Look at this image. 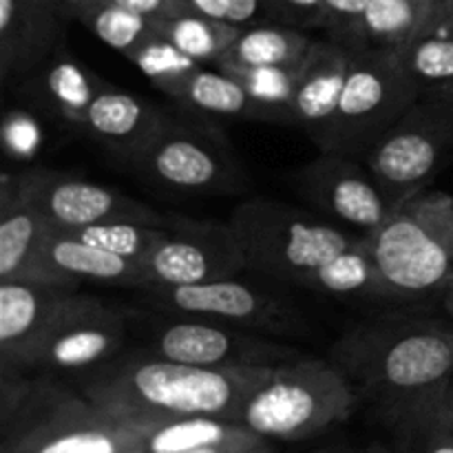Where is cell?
<instances>
[{
  "instance_id": "obj_41",
  "label": "cell",
  "mask_w": 453,
  "mask_h": 453,
  "mask_svg": "<svg viewBox=\"0 0 453 453\" xmlns=\"http://www.w3.org/2000/svg\"><path fill=\"white\" fill-rule=\"evenodd\" d=\"M436 34V35H449L453 38V0H436L429 16L427 25H425L423 34Z\"/></svg>"
},
{
  "instance_id": "obj_25",
  "label": "cell",
  "mask_w": 453,
  "mask_h": 453,
  "mask_svg": "<svg viewBox=\"0 0 453 453\" xmlns=\"http://www.w3.org/2000/svg\"><path fill=\"white\" fill-rule=\"evenodd\" d=\"M314 40L299 27L259 22L242 27L228 51L215 66H296L303 62Z\"/></svg>"
},
{
  "instance_id": "obj_15",
  "label": "cell",
  "mask_w": 453,
  "mask_h": 453,
  "mask_svg": "<svg viewBox=\"0 0 453 453\" xmlns=\"http://www.w3.org/2000/svg\"><path fill=\"white\" fill-rule=\"evenodd\" d=\"M88 296L71 286L0 281V376L29 374L42 341Z\"/></svg>"
},
{
  "instance_id": "obj_3",
  "label": "cell",
  "mask_w": 453,
  "mask_h": 453,
  "mask_svg": "<svg viewBox=\"0 0 453 453\" xmlns=\"http://www.w3.org/2000/svg\"><path fill=\"white\" fill-rule=\"evenodd\" d=\"M164 420L115 414L49 376H0V453H127Z\"/></svg>"
},
{
  "instance_id": "obj_5",
  "label": "cell",
  "mask_w": 453,
  "mask_h": 453,
  "mask_svg": "<svg viewBox=\"0 0 453 453\" xmlns=\"http://www.w3.org/2000/svg\"><path fill=\"white\" fill-rule=\"evenodd\" d=\"M228 224L250 273L295 288H303L332 257L363 239L326 217L264 197L239 203Z\"/></svg>"
},
{
  "instance_id": "obj_33",
  "label": "cell",
  "mask_w": 453,
  "mask_h": 453,
  "mask_svg": "<svg viewBox=\"0 0 453 453\" xmlns=\"http://www.w3.org/2000/svg\"><path fill=\"white\" fill-rule=\"evenodd\" d=\"M131 60L164 96L173 97V93L180 88V84L193 73L199 65L197 60L188 58L186 53H181L175 44L168 38H164L157 29L150 38H146L135 51H131V56L127 58Z\"/></svg>"
},
{
  "instance_id": "obj_45",
  "label": "cell",
  "mask_w": 453,
  "mask_h": 453,
  "mask_svg": "<svg viewBox=\"0 0 453 453\" xmlns=\"http://www.w3.org/2000/svg\"><path fill=\"white\" fill-rule=\"evenodd\" d=\"M312 453H352L349 449H343V447H326V449H319Z\"/></svg>"
},
{
  "instance_id": "obj_43",
  "label": "cell",
  "mask_w": 453,
  "mask_h": 453,
  "mask_svg": "<svg viewBox=\"0 0 453 453\" xmlns=\"http://www.w3.org/2000/svg\"><path fill=\"white\" fill-rule=\"evenodd\" d=\"M441 303H442V308H445V312L449 314V319L453 321V281L449 283V288H447V290L442 292Z\"/></svg>"
},
{
  "instance_id": "obj_38",
  "label": "cell",
  "mask_w": 453,
  "mask_h": 453,
  "mask_svg": "<svg viewBox=\"0 0 453 453\" xmlns=\"http://www.w3.org/2000/svg\"><path fill=\"white\" fill-rule=\"evenodd\" d=\"M40 146V128L22 111L7 113L4 118V149L12 157H31Z\"/></svg>"
},
{
  "instance_id": "obj_22",
  "label": "cell",
  "mask_w": 453,
  "mask_h": 453,
  "mask_svg": "<svg viewBox=\"0 0 453 453\" xmlns=\"http://www.w3.org/2000/svg\"><path fill=\"white\" fill-rule=\"evenodd\" d=\"M49 233L34 203L18 186L16 173L0 180V281H18Z\"/></svg>"
},
{
  "instance_id": "obj_23",
  "label": "cell",
  "mask_w": 453,
  "mask_h": 453,
  "mask_svg": "<svg viewBox=\"0 0 453 453\" xmlns=\"http://www.w3.org/2000/svg\"><path fill=\"white\" fill-rule=\"evenodd\" d=\"M197 66L180 84L171 100H175L188 113L206 119H246V122H268L264 106L226 71Z\"/></svg>"
},
{
  "instance_id": "obj_28",
  "label": "cell",
  "mask_w": 453,
  "mask_h": 453,
  "mask_svg": "<svg viewBox=\"0 0 453 453\" xmlns=\"http://www.w3.org/2000/svg\"><path fill=\"white\" fill-rule=\"evenodd\" d=\"M155 29L164 38L171 40L181 53L197 60L199 65L215 66L217 60L234 42L242 27L203 16L199 12H188L177 18H171V20L155 22Z\"/></svg>"
},
{
  "instance_id": "obj_12",
  "label": "cell",
  "mask_w": 453,
  "mask_h": 453,
  "mask_svg": "<svg viewBox=\"0 0 453 453\" xmlns=\"http://www.w3.org/2000/svg\"><path fill=\"white\" fill-rule=\"evenodd\" d=\"M166 239L142 265L146 286H199L237 277L248 270L230 224L166 215Z\"/></svg>"
},
{
  "instance_id": "obj_2",
  "label": "cell",
  "mask_w": 453,
  "mask_h": 453,
  "mask_svg": "<svg viewBox=\"0 0 453 453\" xmlns=\"http://www.w3.org/2000/svg\"><path fill=\"white\" fill-rule=\"evenodd\" d=\"M273 367L211 370L124 349L104 365L78 376V392L115 414L153 418H212L239 423L243 403Z\"/></svg>"
},
{
  "instance_id": "obj_39",
  "label": "cell",
  "mask_w": 453,
  "mask_h": 453,
  "mask_svg": "<svg viewBox=\"0 0 453 453\" xmlns=\"http://www.w3.org/2000/svg\"><path fill=\"white\" fill-rule=\"evenodd\" d=\"M111 3L122 4V7L131 9V12L140 13L153 22L171 20L181 13L195 12L188 0H111Z\"/></svg>"
},
{
  "instance_id": "obj_35",
  "label": "cell",
  "mask_w": 453,
  "mask_h": 453,
  "mask_svg": "<svg viewBox=\"0 0 453 453\" xmlns=\"http://www.w3.org/2000/svg\"><path fill=\"white\" fill-rule=\"evenodd\" d=\"M370 0H323V25L327 38L352 47Z\"/></svg>"
},
{
  "instance_id": "obj_26",
  "label": "cell",
  "mask_w": 453,
  "mask_h": 453,
  "mask_svg": "<svg viewBox=\"0 0 453 453\" xmlns=\"http://www.w3.org/2000/svg\"><path fill=\"white\" fill-rule=\"evenodd\" d=\"M396 56L418 100L453 102V38L425 34Z\"/></svg>"
},
{
  "instance_id": "obj_14",
  "label": "cell",
  "mask_w": 453,
  "mask_h": 453,
  "mask_svg": "<svg viewBox=\"0 0 453 453\" xmlns=\"http://www.w3.org/2000/svg\"><path fill=\"white\" fill-rule=\"evenodd\" d=\"M16 177L25 197L34 203L49 228L60 233H75L87 226L113 219L166 224V215L113 186H102L47 168H31V171L16 173Z\"/></svg>"
},
{
  "instance_id": "obj_11",
  "label": "cell",
  "mask_w": 453,
  "mask_h": 453,
  "mask_svg": "<svg viewBox=\"0 0 453 453\" xmlns=\"http://www.w3.org/2000/svg\"><path fill=\"white\" fill-rule=\"evenodd\" d=\"M149 308L224 323L255 334H296L303 319L290 301L250 279L228 277L199 286L140 288Z\"/></svg>"
},
{
  "instance_id": "obj_36",
  "label": "cell",
  "mask_w": 453,
  "mask_h": 453,
  "mask_svg": "<svg viewBox=\"0 0 453 453\" xmlns=\"http://www.w3.org/2000/svg\"><path fill=\"white\" fill-rule=\"evenodd\" d=\"M195 12L237 27L273 22L265 0H188Z\"/></svg>"
},
{
  "instance_id": "obj_19",
  "label": "cell",
  "mask_w": 453,
  "mask_h": 453,
  "mask_svg": "<svg viewBox=\"0 0 453 453\" xmlns=\"http://www.w3.org/2000/svg\"><path fill=\"white\" fill-rule=\"evenodd\" d=\"M166 115L146 97L104 82L84 115L80 133L127 166L144 150Z\"/></svg>"
},
{
  "instance_id": "obj_6",
  "label": "cell",
  "mask_w": 453,
  "mask_h": 453,
  "mask_svg": "<svg viewBox=\"0 0 453 453\" xmlns=\"http://www.w3.org/2000/svg\"><path fill=\"white\" fill-rule=\"evenodd\" d=\"M357 403V389L334 363L301 357L264 376L239 425L268 441H305L345 423Z\"/></svg>"
},
{
  "instance_id": "obj_13",
  "label": "cell",
  "mask_w": 453,
  "mask_h": 453,
  "mask_svg": "<svg viewBox=\"0 0 453 453\" xmlns=\"http://www.w3.org/2000/svg\"><path fill=\"white\" fill-rule=\"evenodd\" d=\"M296 195L326 219L367 237L394 212L392 202L363 159L323 153L292 175Z\"/></svg>"
},
{
  "instance_id": "obj_17",
  "label": "cell",
  "mask_w": 453,
  "mask_h": 453,
  "mask_svg": "<svg viewBox=\"0 0 453 453\" xmlns=\"http://www.w3.org/2000/svg\"><path fill=\"white\" fill-rule=\"evenodd\" d=\"M18 281L53 283L78 288V283H102L118 288H144L146 274L140 264L115 257L80 242L69 233L49 228L34 259Z\"/></svg>"
},
{
  "instance_id": "obj_40",
  "label": "cell",
  "mask_w": 453,
  "mask_h": 453,
  "mask_svg": "<svg viewBox=\"0 0 453 453\" xmlns=\"http://www.w3.org/2000/svg\"><path fill=\"white\" fill-rule=\"evenodd\" d=\"M186 453H273L268 438L257 436L255 432H248L246 436L234 438V441L221 442V445L203 447V449L186 451Z\"/></svg>"
},
{
  "instance_id": "obj_32",
  "label": "cell",
  "mask_w": 453,
  "mask_h": 453,
  "mask_svg": "<svg viewBox=\"0 0 453 453\" xmlns=\"http://www.w3.org/2000/svg\"><path fill=\"white\" fill-rule=\"evenodd\" d=\"M301 66V65H299ZM299 66H217L233 75L268 113V122L295 124L292 97L296 88Z\"/></svg>"
},
{
  "instance_id": "obj_8",
  "label": "cell",
  "mask_w": 453,
  "mask_h": 453,
  "mask_svg": "<svg viewBox=\"0 0 453 453\" xmlns=\"http://www.w3.org/2000/svg\"><path fill=\"white\" fill-rule=\"evenodd\" d=\"M128 314L131 330H137L144 339L140 349L186 365L211 370H264L303 357L292 345H283L265 334L206 319L162 312L155 308Z\"/></svg>"
},
{
  "instance_id": "obj_7",
  "label": "cell",
  "mask_w": 453,
  "mask_h": 453,
  "mask_svg": "<svg viewBox=\"0 0 453 453\" xmlns=\"http://www.w3.org/2000/svg\"><path fill=\"white\" fill-rule=\"evenodd\" d=\"M140 180L171 193L226 195L248 184L233 144L215 122L168 113L149 144L127 164Z\"/></svg>"
},
{
  "instance_id": "obj_42",
  "label": "cell",
  "mask_w": 453,
  "mask_h": 453,
  "mask_svg": "<svg viewBox=\"0 0 453 453\" xmlns=\"http://www.w3.org/2000/svg\"><path fill=\"white\" fill-rule=\"evenodd\" d=\"M441 410H442V414L447 416V418L453 420V379L449 380V385H447L445 394H442Z\"/></svg>"
},
{
  "instance_id": "obj_20",
  "label": "cell",
  "mask_w": 453,
  "mask_h": 453,
  "mask_svg": "<svg viewBox=\"0 0 453 453\" xmlns=\"http://www.w3.org/2000/svg\"><path fill=\"white\" fill-rule=\"evenodd\" d=\"M16 84L35 109L80 133L84 115L104 80L62 44Z\"/></svg>"
},
{
  "instance_id": "obj_34",
  "label": "cell",
  "mask_w": 453,
  "mask_h": 453,
  "mask_svg": "<svg viewBox=\"0 0 453 453\" xmlns=\"http://www.w3.org/2000/svg\"><path fill=\"white\" fill-rule=\"evenodd\" d=\"M394 453H453V420L441 405L394 425Z\"/></svg>"
},
{
  "instance_id": "obj_29",
  "label": "cell",
  "mask_w": 453,
  "mask_h": 453,
  "mask_svg": "<svg viewBox=\"0 0 453 453\" xmlns=\"http://www.w3.org/2000/svg\"><path fill=\"white\" fill-rule=\"evenodd\" d=\"M248 432L250 429L230 420L212 418V416H186V418H168L159 423L144 438L142 447L150 453H186L234 441L246 436Z\"/></svg>"
},
{
  "instance_id": "obj_9",
  "label": "cell",
  "mask_w": 453,
  "mask_h": 453,
  "mask_svg": "<svg viewBox=\"0 0 453 453\" xmlns=\"http://www.w3.org/2000/svg\"><path fill=\"white\" fill-rule=\"evenodd\" d=\"M416 100L396 53L352 51L339 106L317 142L319 150L363 159Z\"/></svg>"
},
{
  "instance_id": "obj_46",
  "label": "cell",
  "mask_w": 453,
  "mask_h": 453,
  "mask_svg": "<svg viewBox=\"0 0 453 453\" xmlns=\"http://www.w3.org/2000/svg\"><path fill=\"white\" fill-rule=\"evenodd\" d=\"M127 453H150V451H146L144 447L140 445V447H135V449H131V451H127Z\"/></svg>"
},
{
  "instance_id": "obj_27",
  "label": "cell",
  "mask_w": 453,
  "mask_h": 453,
  "mask_svg": "<svg viewBox=\"0 0 453 453\" xmlns=\"http://www.w3.org/2000/svg\"><path fill=\"white\" fill-rule=\"evenodd\" d=\"M303 288L319 295L361 296V299L380 301L379 273H376L365 237L348 250L332 257L305 281Z\"/></svg>"
},
{
  "instance_id": "obj_10",
  "label": "cell",
  "mask_w": 453,
  "mask_h": 453,
  "mask_svg": "<svg viewBox=\"0 0 453 453\" xmlns=\"http://www.w3.org/2000/svg\"><path fill=\"white\" fill-rule=\"evenodd\" d=\"M363 162L394 208L427 190L453 166V102L416 100Z\"/></svg>"
},
{
  "instance_id": "obj_31",
  "label": "cell",
  "mask_w": 453,
  "mask_h": 453,
  "mask_svg": "<svg viewBox=\"0 0 453 453\" xmlns=\"http://www.w3.org/2000/svg\"><path fill=\"white\" fill-rule=\"evenodd\" d=\"M78 22L124 58L131 56V51L155 34L153 20L111 0H96L80 13Z\"/></svg>"
},
{
  "instance_id": "obj_21",
  "label": "cell",
  "mask_w": 453,
  "mask_h": 453,
  "mask_svg": "<svg viewBox=\"0 0 453 453\" xmlns=\"http://www.w3.org/2000/svg\"><path fill=\"white\" fill-rule=\"evenodd\" d=\"M352 51L336 40H314L296 73L292 127L303 128L317 144L332 122L343 93Z\"/></svg>"
},
{
  "instance_id": "obj_30",
  "label": "cell",
  "mask_w": 453,
  "mask_h": 453,
  "mask_svg": "<svg viewBox=\"0 0 453 453\" xmlns=\"http://www.w3.org/2000/svg\"><path fill=\"white\" fill-rule=\"evenodd\" d=\"M69 234L88 246H96L111 255L144 265L155 248L166 239L168 228L166 224H150V221L142 219H113L97 226H87V228H80Z\"/></svg>"
},
{
  "instance_id": "obj_44",
  "label": "cell",
  "mask_w": 453,
  "mask_h": 453,
  "mask_svg": "<svg viewBox=\"0 0 453 453\" xmlns=\"http://www.w3.org/2000/svg\"><path fill=\"white\" fill-rule=\"evenodd\" d=\"M361 453H394V449L392 447L383 445V442H372V445H367Z\"/></svg>"
},
{
  "instance_id": "obj_16",
  "label": "cell",
  "mask_w": 453,
  "mask_h": 453,
  "mask_svg": "<svg viewBox=\"0 0 453 453\" xmlns=\"http://www.w3.org/2000/svg\"><path fill=\"white\" fill-rule=\"evenodd\" d=\"M131 336L128 310L88 296L71 312L34 354L29 374H84L124 352Z\"/></svg>"
},
{
  "instance_id": "obj_24",
  "label": "cell",
  "mask_w": 453,
  "mask_h": 453,
  "mask_svg": "<svg viewBox=\"0 0 453 453\" xmlns=\"http://www.w3.org/2000/svg\"><path fill=\"white\" fill-rule=\"evenodd\" d=\"M436 0H370L349 51L396 53L420 38Z\"/></svg>"
},
{
  "instance_id": "obj_37",
  "label": "cell",
  "mask_w": 453,
  "mask_h": 453,
  "mask_svg": "<svg viewBox=\"0 0 453 453\" xmlns=\"http://www.w3.org/2000/svg\"><path fill=\"white\" fill-rule=\"evenodd\" d=\"M273 22L299 27V29H321L323 0H265Z\"/></svg>"
},
{
  "instance_id": "obj_1",
  "label": "cell",
  "mask_w": 453,
  "mask_h": 453,
  "mask_svg": "<svg viewBox=\"0 0 453 453\" xmlns=\"http://www.w3.org/2000/svg\"><path fill=\"white\" fill-rule=\"evenodd\" d=\"M330 361L394 427L441 405L453 379V321L385 317L345 332Z\"/></svg>"
},
{
  "instance_id": "obj_18",
  "label": "cell",
  "mask_w": 453,
  "mask_h": 453,
  "mask_svg": "<svg viewBox=\"0 0 453 453\" xmlns=\"http://www.w3.org/2000/svg\"><path fill=\"white\" fill-rule=\"evenodd\" d=\"M66 25L56 0H0V87L16 84L66 44Z\"/></svg>"
},
{
  "instance_id": "obj_4",
  "label": "cell",
  "mask_w": 453,
  "mask_h": 453,
  "mask_svg": "<svg viewBox=\"0 0 453 453\" xmlns=\"http://www.w3.org/2000/svg\"><path fill=\"white\" fill-rule=\"evenodd\" d=\"M365 243L379 273L380 301H441L453 281V197L429 188L414 195Z\"/></svg>"
}]
</instances>
